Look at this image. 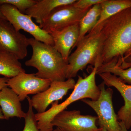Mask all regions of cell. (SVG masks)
<instances>
[{"label": "cell", "mask_w": 131, "mask_h": 131, "mask_svg": "<svg viewBox=\"0 0 131 131\" xmlns=\"http://www.w3.org/2000/svg\"><path fill=\"white\" fill-rule=\"evenodd\" d=\"M119 124L121 127V131H128V130L126 129L124 123L122 122H119Z\"/></svg>", "instance_id": "obj_24"}, {"label": "cell", "mask_w": 131, "mask_h": 131, "mask_svg": "<svg viewBox=\"0 0 131 131\" xmlns=\"http://www.w3.org/2000/svg\"><path fill=\"white\" fill-rule=\"evenodd\" d=\"M19 96L13 90L6 87L0 91V106L5 119L14 117L25 118L26 113L22 110Z\"/></svg>", "instance_id": "obj_14"}, {"label": "cell", "mask_w": 131, "mask_h": 131, "mask_svg": "<svg viewBox=\"0 0 131 131\" xmlns=\"http://www.w3.org/2000/svg\"><path fill=\"white\" fill-rule=\"evenodd\" d=\"M0 9L7 20L16 30H23L32 35L36 40L54 46L52 37L35 24L30 16L20 13L15 7L9 4L0 5Z\"/></svg>", "instance_id": "obj_6"}, {"label": "cell", "mask_w": 131, "mask_h": 131, "mask_svg": "<svg viewBox=\"0 0 131 131\" xmlns=\"http://www.w3.org/2000/svg\"><path fill=\"white\" fill-rule=\"evenodd\" d=\"M101 13V4L91 7L79 23V36L76 44L96 26Z\"/></svg>", "instance_id": "obj_18"}, {"label": "cell", "mask_w": 131, "mask_h": 131, "mask_svg": "<svg viewBox=\"0 0 131 131\" xmlns=\"http://www.w3.org/2000/svg\"><path fill=\"white\" fill-rule=\"evenodd\" d=\"M75 84L73 78L52 82L48 89L34 95L31 98L33 108L36 110L37 113L45 112L49 105L62 99L70 90L74 89Z\"/></svg>", "instance_id": "obj_11"}, {"label": "cell", "mask_w": 131, "mask_h": 131, "mask_svg": "<svg viewBox=\"0 0 131 131\" xmlns=\"http://www.w3.org/2000/svg\"><path fill=\"white\" fill-rule=\"evenodd\" d=\"M32 48V55L26 61V66L37 70L35 74L39 78L53 81H64L68 62L54 46L45 43L34 38L28 39Z\"/></svg>", "instance_id": "obj_2"}, {"label": "cell", "mask_w": 131, "mask_h": 131, "mask_svg": "<svg viewBox=\"0 0 131 131\" xmlns=\"http://www.w3.org/2000/svg\"><path fill=\"white\" fill-rule=\"evenodd\" d=\"M9 78L6 77H0V91L2 89L8 87L7 83Z\"/></svg>", "instance_id": "obj_23"}, {"label": "cell", "mask_w": 131, "mask_h": 131, "mask_svg": "<svg viewBox=\"0 0 131 131\" xmlns=\"http://www.w3.org/2000/svg\"><path fill=\"white\" fill-rule=\"evenodd\" d=\"M97 68V66H94L90 74L84 78L78 76L77 81L72 93L62 103L58 104V101L55 102L51 104V107L45 112L35 114L38 127L40 131H54V127L51 122L54 117L59 113L65 110L73 102L86 98L94 101L98 99L101 90L95 82Z\"/></svg>", "instance_id": "obj_3"}, {"label": "cell", "mask_w": 131, "mask_h": 131, "mask_svg": "<svg viewBox=\"0 0 131 131\" xmlns=\"http://www.w3.org/2000/svg\"><path fill=\"white\" fill-rule=\"evenodd\" d=\"M104 0H78L73 3L75 7L80 9H84L91 7L96 4H101Z\"/></svg>", "instance_id": "obj_22"}, {"label": "cell", "mask_w": 131, "mask_h": 131, "mask_svg": "<svg viewBox=\"0 0 131 131\" xmlns=\"http://www.w3.org/2000/svg\"><path fill=\"white\" fill-rule=\"evenodd\" d=\"M105 85L102 82L99 86L100 94L96 100L86 99L81 100L95 112L100 128L104 127L107 131H121L113 106L112 90L110 88L106 89Z\"/></svg>", "instance_id": "obj_5"}, {"label": "cell", "mask_w": 131, "mask_h": 131, "mask_svg": "<svg viewBox=\"0 0 131 131\" xmlns=\"http://www.w3.org/2000/svg\"><path fill=\"white\" fill-rule=\"evenodd\" d=\"M48 33L53 38L54 47L68 62L70 51L75 47L79 38V23Z\"/></svg>", "instance_id": "obj_13"}, {"label": "cell", "mask_w": 131, "mask_h": 131, "mask_svg": "<svg viewBox=\"0 0 131 131\" xmlns=\"http://www.w3.org/2000/svg\"><path fill=\"white\" fill-rule=\"evenodd\" d=\"M131 56V51L130 52V53L126 57H125L124 58V60L125 61L126 59L127 58L129 57L130 56Z\"/></svg>", "instance_id": "obj_28"}, {"label": "cell", "mask_w": 131, "mask_h": 131, "mask_svg": "<svg viewBox=\"0 0 131 131\" xmlns=\"http://www.w3.org/2000/svg\"><path fill=\"white\" fill-rule=\"evenodd\" d=\"M26 72L18 59L12 53L0 52V75L11 78Z\"/></svg>", "instance_id": "obj_16"}, {"label": "cell", "mask_w": 131, "mask_h": 131, "mask_svg": "<svg viewBox=\"0 0 131 131\" xmlns=\"http://www.w3.org/2000/svg\"><path fill=\"white\" fill-rule=\"evenodd\" d=\"M76 1V0H39L26 11L25 14L35 19L40 25L56 8L71 5Z\"/></svg>", "instance_id": "obj_15"}, {"label": "cell", "mask_w": 131, "mask_h": 131, "mask_svg": "<svg viewBox=\"0 0 131 131\" xmlns=\"http://www.w3.org/2000/svg\"><path fill=\"white\" fill-rule=\"evenodd\" d=\"M101 6L100 16L96 26L124 9L130 7L131 0H104Z\"/></svg>", "instance_id": "obj_19"}, {"label": "cell", "mask_w": 131, "mask_h": 131, "mask_svg": "<svg viewBox=\"0 0 131 131\" xmlns=\"http://www.w3.org/2000/svg\"><path fill=\"white\" fill-rule=\"evenodd\" d=\"M28 39L9 21L0 18V52L12 53L19 60L24 59L30 46Z\"/></svg>", "instance_id": "obj_8"}, {"label": "cell", "mask_w": 131, "mask_h": 131, "mask_svg": "<svg viewBox=\"0 0 131 131\" xmlns=\"http://www.w3.org/2000/svg\"><path fill=\"white\" fill-rule=\"evenodd\" d=\"M0 18L4 19L6 20L5 16H4L2 12L1 11V9H0Z\"/></svg>", "instance_id": "obj_26"}, {"label": "cell", "mask_w": 131, "mask_h": 131, "mask_svg": "<svg viewBox=\"0 0 131 131\" xmlns=\"http://www.w3.org/2000/svg\"><path fill=\"white\" fill-rule=\"evenodd\" d=\"M54 131H64L63 130H62L60 128H59L58 127H56V129H54Z\"/></svg>", "instance_id": "obj_27"}, {"label": "cell", "mask_w": 131, "mask_h": 131, "mask_svg": "<svg viewBox=\"0 0 131 131\" xmlns=\"http://www.w3.org/2000/svg\"><path fill=\"white\" fill-rule=\"evenodd\" d=\"M90 8L80 9L73 4L60 6L53 9L39 27L47 32L61 30L80 23Z\"/></svg>", "instance_id": "obj_7"}, {"label": "cell", "mask_w": 131, "mask_h": 131, "mask_svg": "<svg viewBox=\"0 0 131 131\" xmlns=\"http://www.w3.org/2000/svg\"><path fill=\"white\" fill-rule=\"evenodd\" d=\"M27 99L28 103V110L26 113L25 117L24 118L25 126L24 129L21 131H41L38 127L37 121L33 110L31 98L27 96Z\"/></svg>", "instance_id": "obj_20"}, {"label": "cell", "mask_w": 131, "mask_h": 131, "mask_svg": "<svg viewBox=\"0 0 131 131\" xmlns=\"http://www.w3.org/2000/svg\"><path fill=\"white\" fill-rule=\"evenodd\" d=\"M5 119L4 116L3 114L1 108H0V120Z\"/></svg>", "instance_id": "obj_25"}, {"label": "cell", "mask_w": 131, "mask_h": 131, "mask_svg": "<svg viewBox=\"0 0 131 131\" xmlns=\"http://www.w3.org/2000/svg\"><path fill=\"white\" fill-rule=\"evenodd\" d=\"M97 121V117L83 115L79 110H64L55 116L51 124L64 131H100Z\"/></svg>", "instance_id": "obj_9"}, {"label": "cell", "mask_w": 131, "mask_h": 131, "mask_svg": "<svg viewBox=\"0 0 131 131\" xmlns=\"http://www.w3.org/2000/svg\"><path fill=\"white\" fill-rule=\"evenodd\" d=\"M52 82L50 80L38 77L35 74L25 72L9 78L7 84L8 87L17 94L20 102H22L29 95H36L48 89Z\"/></svg>", "instance_id": "obj_10"}, {"label": "cell", "mask_w": 131, "mask_h": 131, "mask_svg": "<svg viewBox=\"0 0 131 131\" xmlns=\"http://www.w3.org/2000/svg\"><path fill=\"white\" fill-rule=\"evenodd\" d=\"M100 24L103 42L98 68L112 62H124L131 51V7Z\"/></svg>", "instance_id": "obj_1"}, {"label": "cell", "mask_w": 131, "mask_h": 131, "mask_svg": "<svg viewBox=\"0 0 131 131\" xmlns=\"http://www.w3.org/2000/svg\"><path fill=\"white\" fill-rule=\"evenodd\" d=\"M125 61L129 62V63L124 68L121 67L113 62L102 64L97 68L96 74L105 73H110L116 76L126 84L131 85V56Z\"/></svg>", "instance_id": "obj_17"}, {"label": "cell", "mask_w": 131, "mask_h": 131, "mask_svg": "<svg viewBox=\"0 0 131 131\" xmlns=\"http://www.w3.org/2000/svg\"><path fill=\"white\" fill-rule=\"evenodd\" d=\"M37 1L36 0H0V5L8 4L13 5L20 13L25 14L26 11Z\"/></svg>", "instance_id": "obj_21"}, {"label": "cell", "mask_w": 131, "mask_h": 131, "mask_svg": "<svg viewBox=\"0 0 131 131\" xmlns=\"http://www.w3.org/2000/svg\"><path fill=\"white\" fill-rule=\"evenodd\" d=\"M108 87H113L121 95L124 105L117 114L119 122L124 123L127 130L131 127V85L126 84L118 78L110 73H105L98 74Z\"/></svg>", "instance_id": "obj_12"}, {"label": "cell", "mask_w": 131, "mask_h": 131, "mask_svg": "<svg viewBox=\"0 0 131 131\" xmlns=\"http://www.w3.org/2000/svg\"><path fill=\"white\" fill-rule=\"evenodd\" d=\"M103 37L100 24L96 26L76 45V49L70 55L66 79L73 78L88 64L98 67L103 45Z\"/></svg>", "instance_id": "obj_4"}, {"label": "cell", "mask_w": 131, "mask_h": 131, "mask_svg": "<svg viewBox=\"0 0 131 131\" xmlns=\"http://www.w3.org/2000/svg\"><path fill=\"white\" fill-rule=\"evenodd\" d=\"M100 131H107V130H106L105 129V128H104V127H102L101 128V130Z\"/></svg>", "instance_id": "obj_29"}]
</instances>
